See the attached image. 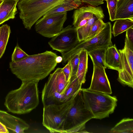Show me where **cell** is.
<instances>
[{"instance_id":"1","label":"cell","mask_w":133,"mask_h":133,"mask_svg":"<svg viewBox=\"0 0 133 133\" xmlns=\"http://www.w3.org/2000/svg\"><path fill=\"white\" fill-rule=\"evenodd\" d=\"M57 55L51 51L29 55L19 61L9 63L11 72L22 82H39L47 76L57 64Z\"/></svg>"},{"instance_id":"32","label":"cell","mask_w":133,"mask_h":133,"mask_svg":"<svg viewBox=\"0 0 133 133\" xmlns=\"http://www.w3.org/2000/svg\"><path fill=\"white\" fill-rule=\"evenodd\" d=\"M130 49L133 50V28L131 27L126 31V38Z\"/></svg>"},{"instance_id":"33","label":"cell","mask_w":133,"mask_h":133,"mask_svg":"<svg viewBox=\"0 0 133 133\" xmlns=\"http://www.w3.org/2000/svg\"><path fill=\"white\" fill-rule=\"evenodd\" d=\"M103 0H81L82 3H86L94 7L104 3Z\"/></svg>"},{"instance_id":"27","label":"cell","mask_w":133,"mask_h":133,"mask_svg":"<svg viewBox=\"0 0 133 133\" xmlns=\"http://www.w3.org/2000/svg\"><path fill=\"white\" fill-rule=\"evenodd\" d=\"M106 24L103 19H100L96 21L92 26L89 33L85 41L88 40L97 35L104 27Z\"/></svg>"},{"instance_id":"7","label":"cell","mask_w":133,"mask_h":133,"mask_svg":"<svg viewBox=\"0 0 133 133\" xmlns=\"http://www.w3.org/2000/svg\"><path fill=\"white\" fill-rule=\"evenodd\" d=\"M111 38V25L110 22H108L106 23L104 27L96 36L88 40L80 42L68 52L62 54V64L65 65L70 58L82 50L85 49L88 52L99 48L112 45Z\"/></svg>"},{"instance_id":"22","label":"cell","mask_w":133,"mask_h":133,"mask_svg":"<svg viewBox=\"0 0 133 133\" xmlns=\"http://www.w3.org/2000/svg\"><path fill=\"white\" fill-rule=\"evenodd\" d=\"M82 3L81 0H69L56 6L45 14L67 12L72 10L78 8Z\"/></svg>"},{"instance_id":"35","label":"cell","mask_w":133,"mask_h":133,"mask_svg":"<svg viewBox=\"0 0 133 133\" xmlns=\"http://www.w3.org/2000/svg\"><path fill=\"white\" fill-rule=\"evenodd\" d=\"M63 60L62 57L57 56L56 58V61L57 63H59L62 62Z\"/></svg>"},{"instance_id":"3","label":"cell","mask_w":133,"mask_h":133,"mask_svg":"<svg viewBox=\"0 0 133 133\" xmlns=\"http://www.w3.org/2000/svg\"><path fill=\"white\" fill-rule=\"evenodd\" d=\"M69 0H20L17 4L19 17L29 30L40 18L56 6Z\"/></svg>"},{"instance_id":"17","label":"cell","mask_w":133,"mask_h":133,"mask_svg":"<svg viewBox=\"0 0 133 133\" xmlns=\"http://www.w3.org/2000/svg\"><path fill=\"white\" fill-rule=\"evenodd\" d=\"M126 19L133 21V0H118L115 20Z\"/></svg>"},{"instance_id":"20","label":"cell","mask_w":133,"mask_h":133,"mask_svg":"<svg viewBox=\"0 0 133 133\" xmlns=\"http://www.w3.org/2000/svg\"><path fill=\"white\" fill-rule=\"evenodd\" d=\"M104 17L103 11L95 14L84 25L76 29L79 41H85L87 37L92 26L95 22L99 19H103Z\"/></svg>"},{"instance_id":"36","label":"cell","mask_w":133,"mask_h":133,"mask_svg":"<svg viewBox=\"0 0 133 133\" xmlns=\"http://www.w3.org/2000/svg\"><path fill=\"white\" fill-rule=\"evenodd\" d=\"M16 1L17 2H18L20 0H14Z\"/></svg>"},{"instance_id":"28","label":"cell","mask_w":133,"mask_h":133,"mask_svg":"<svg viewBox=\"0 0 133 133\" xmlns=\"http://www.w3.org/2000/svg\"><path fill=\"white\" fill-rule=\"evenodd\" d=\"M29 55L19 47L17 44L11 56V62H15L19 61L25 58Z\"/></svg>"},{"instance_id":"18","label":"cell","mask_w":133,"mask_h":133,"mask_svg":"<svg viewBox=\"0 0 133 133\" xmlns=\"http://www.w3.org/2000/svg\"><path fill=\"white\" fill-rule=\"evenodd\" d=\"M82 84L79 82L76 75L71 76L68 85L62 95V103L74 99L81 89Z\"/></svg>"},{"instance_id":"11","label":"cell","mask_w":133,"mask_h":133,"mask_svg":"<svg viewBox=\"0 0 133 133\" xmlns=\"http://www.w3.org/2000/svg\"><path fill=\"white\" fill-rule=\"evenodd\" d=\"M90 90L109 95L112 94L110 84L105 69L93 65V70Z\"/></svg>"},{"instance_id":"12","label":"cell","mask_w":133,"mask_h":133,"mask_svg":"<svg viewBox=\"0 0 133 133\" xmlns=\"http://www.w3.org/2000/svg\"><path fill=\"white\" fill-rule=\"evenodd\" d=\"M42 101L43 106L51 104L60 105L62 102V95L57 91L54 72L50 74L42 90Z\"/></svg>"},{"instance_id":"21","label":"cell","mask_w":133,"mask_h":133,"mask_svg":"<svg viewBox=\"0 0 133 133\" xmlns=\"http://www.w3.org/2000/svg\"><path fill=\"white\" fill-rule=\"evenodd\" d=\"M108 46L99 48L88 52L92 60L93 65L107 68L105 62V53Z\"/></svg>"},{"instance_id":"6","label":"cell","mask_w":133,"mask_h":133,"mask_svg":"<svg viewBox=\"0 0 133 133\" xmlns=\"http://www.w3.org/2000/svg\"><path fill=\"white\" fill-rule=\"evenodd\" d=\"M74 99L60 105L43 106L42 124L50 132L63 133L65 120Z\"/></svg>"},{"instance_id":"13","label":"cell","mask_w":133,"mask_h":133,"mask_svg":"<svg viewBox=\"0 0 133 133\" xmlns=\"http://www.w3.org/2000/svg\"><path fill=\"white\" fill-rule=\"evenodd\" d=\"M103 11L101 6L94 7L91 5L76 9L72 16L74 26L77 29L83 26L95 14Z\"/></svg>"},{"instance_id":"2","label":"cell","mask_w":133,"mask_h":133,"mask_svg":"<svg viewBox=\"0 0 133 133\" xmlns=\"http://www.w3.org/2000/svg\"><path fill=\"white\" fill-rule=\"evenodd\" d=\"M39 81L22 82L18 89L9 92L5 98L4 105L8 111L22 114L35 109L39 103Z\"/></svg>"},{"instance_id":"25","label":"cell","mask_w":133,"mask_h":133,"mask_svg":"<svg viewBox=\"0 0 133 133\" xmlns=\"http://www.w3.org/2000/svg\"><path fill=\"white\" fill-rule=\"evenodd\" d=\"M11 32L10 26L7 24L0 27V59L4 53Z\"/></svg>"},{"instance_id":"37","label":"cell","mask_w":133,"mask_h":133,"mask_svg":"<svg viewBox=\"0 0 133 133\" xmlns=\"http://www.w3.org/2000/svg\"></svg>"},{"instance_id":"9","label":"cell","mask_w":133,"mask_h":133,"mask_svg":"<svg viewBox=\"0 0 133 133\" xmlns=\"http://www.w3.org/2000/svg\"><path fill=\"white\" fill-rule=\"evenodd\" d=\"M80 42L76 29L69 25L63 28L59 33L52 37L48 43L52 50L62 54L68 52Z\"/></svg>"},{"instance_id":"16","label":"cell","mask_w":133,"mask_h":133,"mask_svg":"<svg viewBox=\"0 0 133 133\" xmlns=\"http://www.w3.org/2000/svg\"><path fill=\"white\" fill-rule=\"evenodd\" d=\"M17 3L14 0H0V25L15 18Z\"/></svg>"},{"instance_id":"24","label":"cell","mask_w":133,"mask_h":133,"mask_svg":"<svg viewBox=\"0 0 133 133\" xmlns=\"http://www.w3.org/2000/svg\"><path fill=\"white\" fill-rule=\"evenodd\" d=\"M115 20L113 26L112 31L114 37L133 27V21L129 19H120Z\"/></svg>"},{"instance_id":"31","label":"cell","mask_w":133,"mask_h":133,"mask_svg":"<svg viewBox=\"0 0 133 133\" xmlns=\"http://www.w3.org/2000/svg\"><path fill=\"white\" fill-rule=\"evenodd\" d=\"M62 72L65 77L66 80L69 81L71 75L72 69L70 62L68 61L67 64L62 68Z\"/></svg>"},{"instance_id":"5","label":"cell","mask_w":133,"mask_h":133,"mask_svg":"<svg viewBox=\"0 0 133 133\" xmlns=\"http://www.w3.org/2000/svg\"><path fill=\"white\" fill-rule=\"evenodd\" d=\"M81 89L74 98L67 114L64 124L63 133L79 132L85 128L86 123L93 118V115L85 106Z\"/></svg>"},{"instance_id":"23","label":"cell","mask_w":133,"mask_h":133,"mask_svg":"<svg viewBox=\"0 0 133 133\" xmlns=\"http://www.w3.org/2000/svg\"><path fill=\"white\" fill-rule=\"evenodd\" d=\"M112 132L121 133H133V119L129 118L121 120L112 128Z\"/></svg>"},{"instance_id":"34","label":"cell","mask_w":133,"mask_h":133,"mask_svg":"<svg viewBox=\"0 0 133 133\" xmlns=\"http://www.w3.org/2000/svg\"><path fill=\"white\" fill-rule=\"evenodd\" d=\"M8 129L3 123L0 122V133H9Z\"/></svg>"},{"instance_id":"29","label":"cell","mask_w":133,"mask_h":133,"mask_svg":"<svg viewBox=\"0 0 133 133\" xmlns=\"http://www.w3.org/2000/svg\"><path fill=\"white\" fill-rule=\"evenodd\" d=\"M107 3V7L109 14L110 19L112 21L115 20L117 0H103Z\"/></svg>"},{"instance_id":"26","label":"cell","mask_w":133,"mask_h":133,"mask_svg":"<svg viewBox=\"0 0 133 133\" xmlns=\"http://www.w3.org/2000/svg\"><path fill=\"white\" fill-rule=\"evenodd\" d=\"M55 73L57 91L62 95L68 85L69 82L66 80L62 68H58L54 71Z\"/></svg>"},{"instance_id":"8","label":"cell","mask_w":133,"mask_h":133,"mask_svg":"<svg viewBox=\"0 0 133 133\" xmlns=\"http://www.w3.org/2000/svg\"><path fill=\"white\" fill-rule=\"evenodd\" d=\"M67 19V11L45 14L36 22L35 30L43 37L52 38L62 31Z\"/></svg>"},{"instance_id":"14","label":"cell","mask_w":133,"mask_h":133,"mask_svg":"<svg viewBox=\"0 0 133 133\" xmlns=\"http://www.w3.org/2000/svg\"><path fill=\"white\" fill-rule=\"evenodd\" d=\"M0 122L12 132L24 133L29 126L22 119L12 115L6 112L0 110Z\"/></svg>"},{"instance_id":"19","label":"cell","mask_w":133,"mask_h":133,"mask_svg":"<svg viewBox=\"0 0 133 133\" xmlns=\"http://www.w3.org/2000/svg\"><path fill=\"white\" fill-rule=\"evenodd\" d=\"M88 55L87 51L82 50L79 54V62L76 74L79 82L84 83L85 81L86 74L88 70Z\"/></svg>"},{"instance_id":"10","label":"cell","mask_w":133,"mask_h":133,"mask_svg":"<svg viewBox=\"0 0 133 133\" xmlns=\"http://www.w3.org/2000/svg\"><path fill=\"white\" fill-rule=\"evenodd\" d=\"M122 70L118 72V79L123 84L133 87V50L130 48L126 38L123 48L118 50Z\"/></svg>"},{"instance_id":"15","label":"cell","mask_w":133,"mask_h":133,"mask_svg":"<svg viewBox=\"0 0 133 133\" xmlns=\"http://www.w3.org/2000/svg\"><path fill=\"white\" fill-rule=\"evenodd\" d=\"M105 62L107 68L119 72L122 70L118 50L115 44L108 46L106 49Z\"/></svg>"},{"instance_id":"4","label":"cell","mask_w":133,"mask_h":133,"mask_svg":"<svg viewBox=\"0 0 133 133\" xmlns=\"http://www.w3.org/2000/svg\"><path fill=\"white\" fill-rule=\"evenodd\" d=\"M81 90L85 106L93 115V118L102 119L109 117L114 112L117 101L115 96L88 88Z\"/></svg>"},{"instance_id":"30","label":"cell","mask_w":133,"mask_h":133,"mask_svg":"<svg viewBox=\"0 0 133 133\" xmlns=\"http://www.w3.org/2000/svg\"><path fill=\"white\" fill-rule=\"evenodd\" d=\"M79 52H80L74 55L68 61L70 62L71 66L72 69L71 76L76 75L79 62Z\"/></svg>"}]
</instances>
